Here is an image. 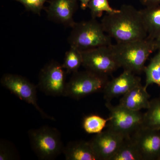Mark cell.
Segmentation results:
<instances>
[{
    "instance_id": "obj_18",
    "label": "cell",
    "mask_w": 160,
    "mask_h": 160,
    "mask_svg": "<svg viewBox=\"0 0 160 160\" xmlns=\"http://www.w3.org/2000/svg\"><path fill=\"white\" fill-rule=\"evenodd\" d=\"M142 126L160 130V98L150 101L149 108L143 114Z\"/></svg>"
},
{
    "instance_id": "obj_6",
    "label": "cell",
    "mask_w": 160,
    "mask_h": 160,
    "mask_svg": "<svg viewBox=\"0 0 160 160\" xmlns=\"http://www.w3.org/2000/svg\"><path fill=\"white\" fill-rule=\"evenodd\" d=\"M105 106L109 112L107 129L127 138L142 126L144 114L140 111L131 110L120 104L113 106L110 102H106Z\"/></svg>"
},
{
    "instance_id": "obj_13",
    "label": "cell",
    "mask_w": 160,
    "mask_h": 160,
    "mask_svg": "<svg viewBox=\"0 0 160 160\" xmlns=\"http://www.w3.org/2000/svg\"><path fill=\"white\" fill-rule=\"evenodd\" d=\"M141 83V78L135 73L124 70L119 76L108 81L103 92L106 102H110L115 98L123 96Z\"/></svg>"
},
{
    "instance_id": "obj_19",
    "label": "cell",
    "mask_w": 160,
    "mask_h": 160,
    "mask_svg": "<svg viewBox=\"0 0 160 160\" xmlns=\"http://www.w3.org/2000/svg\"><path fill=\"white\" fill-rule=\"evenodd\" d=\"M82 51L74 47H70L65 53L62 65L67 74H73L78 71L80 67L82 66Z\"/></svg>"
},
{
    "instance_id": "obj_14",
    "label": "cell",
    "mask_w": 160,
    "mask_h": 160,
    "mask_svg": "<svg viewBox=\"0 0 160 160\" xmlns=\"http://www.w3.org/2000/svg\"><path fill=\"white\" fill-rule=\"evenodd\" d=\"M149 98L147 89L140 83L123 96L119 104L135 111L147 109L150 106Z\"/></svg>"
},
{
    "instance_id": "obj_24",
    "label": "cell",
    "mask_w": 160,
    "mask_h": 160,
    "mask_svg": "<svg viewBox=\"0 0 160 160\" xmlns=\"http://www.w3.org/2000/svg\"><path fill=\"white\" fill-rule=\"evenodd\" d=\"M17 154L11 144L5 140H1L0 143V160L16 159Z\"/></svg>"
},
{
    "instance_id": "obj_17",
    "label": "cell",
    "mask_w": 160,
    "mask_h": 160,
    "mask_svg": "<svg viewBox=\"0 0 160 160\" xmlns=\"http://www.w3.org/2000/svg\"><path fill=\"white\" fill-rule=\"evenodd\" d=\"M110 160H143V158L130 137L125 138Z\"/></svg>"
},
{
    "instance_id": "obj_12",
    "label": "cell",
    "mask_w": 160,
    "mask_h": 160,
    "mask_svg": "<svg viewBox=\"0 0 160 160\" xmlns=\"http://www.w3.org/2000/svg\"><path fill=\"white\" fill-rule=\"evenodd\" d=\"M44 10L48 19L66 27L72 28L76 22L73 16L78 8V0H48Z\"/></svg>"
},
{
    "instance_id": "obj_22",
    "label": "cell",
    "mask_w": 160,
    "mask_h": 160,
    "mask_svg": "<svg viewBox=\"0 0 160 160\" xmlns=\"http://www.w3.org/2000/svg\"><path fill=\"white\" fill-rule=\"evenodd\" d=\"M88 8L90 10L92 18L93 19L102 17L104 12L110 14L119 11V9H115L110 6L108 0H91Z\"/></svg>"
},
{
    "instance_id": "obj_1",
    "label": "cell",
    "mask_w": 160,
    "mask_h": 160,
    "mask_svg": "<svg viewBox=\"0 0 160 160\" xmlns=\"http://www.w3.org/2000/svg\"><path fill=\"white\" fill-rule=\"evenodd\" d=\"M101 24L105 32L117 43L128 42L148 37L141 10L123 5L115 13H106Z\"/></svg>"
},
{
    "instance_id": "obj_15",
    "label": "cell",
    "mask_w": 160,
    "mask_h": 160,
    "mask_svg": "<svg viewBox=\"0 0 160 160\" xmlns=\"http://www.w3.org/2000/svg\"><path fill=\"white\" fill-rule=\"evenodd\" d=\"M63 153L66 160H98L89 142H70L64 146Z\"/></svg>"
},
{
    "instance_id": "obj_11",
    "label": "cell",
    "mask_w": 160,
    "mask_h": 160,
    "mask_svg": "<svg viewBox=\"0 0 160 160\" xmlns=\"http://www.w3.org/2000/svg\"><path fill=\"white\" fill-rule=\"evenodd\" d=\"M125 138L122 136L107 129L96 135L89 142L98 160H110Z\"/></svg>"
},
{
    "instance_id": "obj_25",
    "label": "cell",
    "mask_w": 160,
    "mask_h": 160,
    "mask_svg": "<svg viewBox=\"0 0 160 160\" xmlns=\"http://www.w3.org/2000/svg\"><path fill=\"white\" fill-rule=\"evenodd\" d=\"M140 1L141 4L145 7L160 4V0H140Z\"/></svg>"
},
{
    "instance_id": "obj_9",
    "label": "cell",
    "mask_w": 160,
    "mask_h": 160,
    "mask_svg": "<svg viewBox=\"0 0 160 160\" xmlns=\"http://www.w3.org/2000/svg\"><path fill=\"white\" fill-rule=\"evenodd\" d=\"M66 71L56 61L47 63L39 75L38 87L47 95L63 96L66 89Z\"/></svg>"
},
{
    "instance_id": "obj_10",
    "label": "cell",
    "mask_w": 160,
    "mask_h": 160,
    "mask_svg": "<svg viewBox=\"0 0 160 160\" xmlns=\"http://www.w3.org/2000/svg\"><path fill=\"white\" fill-rule=\"evenodd\" d=\"M131 138L143 160H160V130L142 126Z\"/></svg>"
},
{
    "instance_id": "obj_3",
    "label": "cell",
    "mask_w": 160,
    "mask_h": 160,
    "mask_svg": "<svg viewBox=\"0 0 160 160\" xmlns=\"http://www.w3.org/2000/svg\"><path fill=\"white\" fill-rule=\"evenodd\" d=\"M111 39L104 31L101 23L91 18L88 21L76 22L72 28L68 42L70 47L84 51L110 46Z\"/></svg>"
},
{
    "instance_id": "obj_5",
    "label": "cell",
    "mask_w": 160,
    "mask_h": 160,
    "mask_svg": "<svg viewBox=\"0 0 160 160\" xmlns=\"http://www.w3.org/2000/svg\"><path fill=\"white\" fill-rule=\"evenodd\" d=\"M108 81V77L86 69L78 71L72 74L66 83L63 97L76 100L81 99L93 93L103 92Z\"/></svg>"
},
{
    "instance_id": "obj_7",
    "label": "cell",
    "mask_w": 160,
    "mask_h": 160,
    "mask_svg": "<svg viewBox=\"0 0 160 160\" xmlns=\"http://www.w3.org/2000/svg\"><path fill=\"white\" fill-rule=\"evenodd\" d=\"M1 85L20 99L32 105L42 117L52 121L55 119L46 114L38 103L36 87L27 78L17 74L6 73L2 77Z\"/></svg>"
},
{
    "instance_id": "obj_21",
    "label": "cell",
    "mask_w": 160,
    "mask_h": 160,
    "mask_svg": "<svg viewBox=\"0 0 160 160\" xmlns=\"http://www.w3.org/2000/svg\"><path fill=\"white\" fill-rule=\"evenodd\" d=\"M109 120V118L106 119L98 115H89L83 119V128L88 134H98L107 126Z\"/></svg>"
},
{
    "instance_id": "obj_27",
    "label": "cell",
    "mask_w": 160,
    "mask_h": 160,
    "mask_svg": "<svg viewBox=\"0 0 160 160\" xmlns=\"http://www.w3.org/2000/svg\"><path fill=\"white\" fill-rule=\"evenodd\" d=\"M154 40L157 50L160 51V36Z\"/></svg>"
},
{
    "instance_id": "obj_23",
    "label": "cell",
    "mask_w": 160,
    "mask_h": 160,
    "mask_svg": "<svg viewBox=\"0 0 160 160\" xmlns=\"http://www.w3.org/2000/svg\"><path fill=\"white\" fill-rule=\"evenodd\" d=\"M18 2L25 7L27 11L40 16L42 10L45 9L44 4L47 0H13Z\"/></svg>"
},
{
    "instance_id": "obj_26",
    "label": "cell",
    "mask_w": 160,
    "mask_h": 160,
    "mask_svg": "<svg viewBox=\"0 0 160 160\" xmlns=\"http://www.w3.org/2000/svg\"><path fill=\"white\" fill-rule=\"evenodd\" d=\"M81 3V8L82 10H86L88 8V4L91 0H78Z\"/></svg>"
},
{
    "instance_id": "obj_16",
    "label": "cell",
    "mask_w": 160,
    "mask_h": 160,
    "mask_svg": "<svg viewBox=\"0 0 160 160\" xmlns=\"http://www.w3.org/2000/svg\"><path fill=\"white\" fill-rule=\"evenodd\" d=\"M140 10L148 37L155 39L160 36V4L146 6Z\"/></svg>"
},
{
    "instance_id": "obj_4",
    "label": "cell",
    "mask_w": 160,
    "mask_h": 160,
    "mask_svg": "<svg viewBox=\"0 0 160 160\" xmlns=\"http://www.w3.org/2000/svg\"><path fill=\"white\" fill-rule=\"evenodd\" d=\"M28 133L32 149L40 159L53 160L63 152L61 133L56 128L44 126L30 129Z\"/></svg>"
},
{
    "instance_id": "obj_8",
    "label": "cell",
    "mask_w": 160,
    "mask_h": 160,
    "mask_svg": "<svg viewBox=\"0 0 160 160\" xmlns=\"http://www.w3.org/2000/svg\"><path fill=\"white\" fill-rule=\"evenodd\" d=\"M110 46H101L82 51V66L86 70L108 77L119 68Z\"/></svg>"
},
{
    "instance_id": "obj_2",
    "label": "cell",
    "mask_w": 160,
    "mask_h": 160,
    "mask_svg": "<svg viewBox=\"0 0 160 160\" xmlns=\"http://www.w3.org/2000/svg\"><path fill=\"white\" fill-rule=\"evenodd\" d=\"M110 46L119 67L135 74L144 71L146 61L157 50L155 40L148 37L137 41L112 44Z\"/></svg>"
},
{
    "instance_id": "obj_20",
    "label": "cell",
    "mask_w": 160,
    "mask_h": 160,
    "mask_svg": "<svg viewBox=\"0 0 160 160\" xmlns=\"http://www.w3.org/2000/svg\"><path fill=\"white\" fill-rule=\"evenodd\" d=\"M146 76V85L147 89L152 84H156L160 87V51H158L150 60L149 65L144 70Z\"/></svg>"
}]
</instances>
